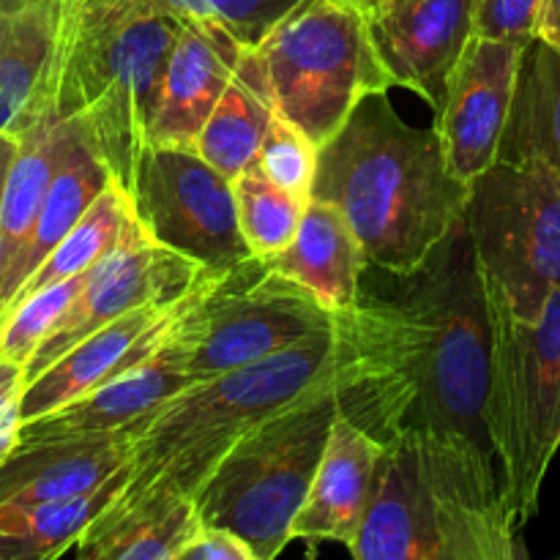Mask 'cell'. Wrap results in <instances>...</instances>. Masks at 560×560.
Listing matches in <instances>:
<instances>
[{
    "label": "cell",
    "mask_w": 560,
    "mask_h": 560,
    "mask_svg": "<svg viewBox=\"0 0 560 560\" xmlns=\"http://www.w3.org/2000/svg\"><path fill=\"white\" fill-rule=\"evenodd\" d=\"M339 413L353 416L383 443L399 432L392 386L326 383L230 448L195 498L202 525L233 530L260 560L282 556Z\"/></svg>",
    "instance_id": "277c9868"
},
{
    "label": "cell",
    "mask_w": 560,
    "mask_h": 560,
    "mask_svg": "<svg viewBox=\"0 0 560 560\" xmlns=\"http://www.w3.org/2000/svg\"><path fill=\"white\" fill-rule=\"evenodd\" d=\"M85 273L66 279L60 284H52V288L42 290V293L11 306L0 317V355L27 366V361L33 359L38 345L55 331L60 317L69 312V306L80 295L82 284H85Z\"/></svg>",
    "instance_id": "4dcf8cb0"
},
{
    "label": "cell",
    "mask_w": 560,
    "mask_h": 560,
    "mask_svg": "<svg viewBox=\"0 0 560 560\" xmlns=\"http://www.w3.org/2000/svg\"><path fill=\"white\" fill-rule=\"evenodd\" d=\"M118 11L164 14L178 22L222 25L241 47L255 49L301 0H96Z\"/></svg>",
    "instance_id": "f546056e"
},
{
    "label": "cell",
    "mask_w": 560,
    "mask_h": 560,
    "mask_svg": "<svg viewBox=\"0 0 560 560\" xmlns=\"http://www.w3.org/2000/svg\"><path fill=\"white\" fill-rule=\"evenodd\" d=\"M383 452L386 443L353 416L339 413L310 495L293 523V541H337L350 550L364 525Z\"/></svg>",
    "instance_id": "e0dca14e"
},
{
    "label": "cell",
    "mask_w": 560,
    "mask_h": 560,
    "mask_svg": "<svg viewBox=\"0 0 560 560\" xmlns=\"http://www.w3.org/2000/svg\"><path fill=\"white\" fill-rule=\"evenodd\" d=\"M312 197L342 211L370 266L410 277L465 217L470 186L452 175L435 129L405 124L377 93L320 148Z\"/></svg>",
    "instance_id": "7a4b0ae2"
},
{
    "label": "cell",
    "mask_w": 560,
    "mask_h": 560,
    "mask_svg": "<svg viewBox=\"0 0 560 560\" xmlns=\"http://www.w3.org/2000/svg\"><path fill=\"white\" fill-rule=\"evenodd\" d=\"M129 465L102 487L63 501L0 509V560H60L126 490Z\"/></svg>",
    "instance_id": "484cf974"
},
{
    "label": "cell",
    "mask_w": 560,
    "mask_h": 560,
    "mask_svg": "<svg viewBox=\"0 0 560 560\" xmlns=\"http://www.w3.org/2000/svg\"><path fill=\"white\" fill-rule=\"evenodd\" d=\"M25 366L0 355V468L22 443V397H25Z\"/></svg>",
    "instance_id": "836d02e7"
},
{
    "label": "cell",
    "mask_w": 560,
    "mask_h": 560,
    "mask_svg": "<svg viewBox=\"0 0 560 560\" xmlns=\"http://www.w3.org/2000/svg\"><path fill=\"white\" fill-rule=\"evenodd\" d=\"M71 131H74V118L49 115L20 137V148L5 178L3 206H0V315H3L11 273L22 252L27 249L55 170L69 148Z\"/></svg>",
    "instance_id": "603a6c76"
},
{
    "label": "cell",
    "mask_w": 560,
    "mask_h": 560,
    "mask_svg": "<svg viewBox=\"0 0 560 560\" xmlns=\"http://www.w3.org/2000/svg\"><path fill=\"white\" fill-rule=\"evenodd\" d=\"M476 0H372L366 27L394 88L443 107L454 71L474 33Z\"/></svg>",
    "instance_id": "5bb4252c"
},
{
    "label": "cell",
    "mask_w": 560,
    "mask_h": 560,
    "mask_svg": "<svg viewBox=\"0 0 560 560\" xmlns=\"http://www.w3.org/2000/svg\"><path fill=\"white\" fill-rule=\"evenodd\" d=\"M350 3H355V5H359V9H361V11H364V9H366V5H370V3H372V0H350Z\"/></svg>",
    "instance_id": "f35d334b"
},
{
    "label": "cell",
    "mask_w": 560,
    "mask_h": 560,
    "mask_svg": "<svg viewBox=\"0 0 560 560\" xmlns=\"http://www.w3.org/2000/svg\"><path fill=\"white\" fill-rule=\"evenodd\" d=\"M501 474L402 432L386 443L353 560H520Z\"/></svg>",
    "instance_id": "5b68a950"
},
{
    "label": "cell",
    "mask_w": 560,
    "mask_h": 560,
    "mask_svg": "<svg viewBox=\"0 0 560 560\" xmlns=\"http://www.w3.org/2000/svg\"><path fill=\"white\" fill-rule=\"evenodd\" d=\"M306 545H310V550H306L304 560H317V541H306Z\"/></svg>",
    "instance_id": "74e56055"
},
{
    "label": "cell",
    "mask_w": 560,
    "mask_h": 560,
    "mask_svg": "<svg viewBox=\"0 0 560 560\" xmlns=\"http://www.w3.org/2000/svg\"><path fill=\"white\" fill-rule=\"evenodd\" d=\"M175 560H260L233 530L202 525L175 556Z\"/></svg>",
    "instance_id": "e575fe53"
},
{
    "label": "cell",
    "mask_w": 560,
    "mask_h": 560,
    "mask_svg": "<svg viewBox=\"0 0 560 560\" xmlns=\"http://www.w3.org/2000/svg\"><path fill=\"white\" fill-rule=\"evenodd\" d=\"M410 326L394 301H361L339 331L317 334L271 359L195 383L135 424L129 481L118 501L153 490L197 498L230 448L326 383H383L405 408ZM399 435V432H397Z\"/></svg>",
    "instance_id": "6da1fadb"
},
{
    "label": "cell",
    "mask_w": 560,
    "mask_h": 560,
    "mask_svg": "<svg viewBox=\"0 0 560 560\" xmlns=\"http://www.w3.org/2000/svg\"><path fill=\"white\" fill-rule=\"evenodd\" d=\"M536 38L550 44L552 49H560V0H541Z\"/></svg>",
    "instance_id": "d590c367"
},
{
    "label": "cell",
    "mask_w": 560,
    "mask_h": 560,
    "mask_svg": "<svg viewBox=\"0 0 560 560\" xmlns=\"http://www.w3.org/2000/svg\"><path fill=\"white\" fill-rule=\"evenodd\" d=\"M520 560H530V556H528V550H523V556H520Z\"/></svg>",
    "instance_id": "ab89813d"
},
{
    "label": "cell",
    "mask_w": 560,
    "mask_h": 560,
    "mask_svg": "<svg viewBox=\"0 0 560 560\" xmlns=\"http://www.w3.org/2000/svg\"><path fill=\"white\" fill-rule=\"evenodd\" d=\"M490 323L487 421L503 498L523 530L539 512L541 487L560 448V288L539 320L525 323L490 304Z\"/></svg>",
    "instance_id": "ba28073f"
},
{
    "label": "cell",
    "mask_w": 560,
    "mask_h": 560,
    "mask_svg": "<svg viewBox=\"0 0 560 560\" xmlns=\"http://www.w3.org/2000/svg\"><path fill=\"white\" fill-rule=\"evenodd\" d=\"M498 159L541 162L560 178V49L539 38L525 47Z\"/></svg>",
    "instance_id": "4316f807"
},
{
    "label": "cell",
    "mask_w": 560,
    "mask_h": 560,
    "mask_svg": "<svg viewBox=\"0 0 560 560\" xmlns=\"http://www.w3.org/2000/svg\"><path fill=\"white\" fill-rule=\"evenodd\" d=\"M279 118L326 148L364 98L392 91L364 11L350 0H301L255 47Z\"/></svg>",
    "instance_id": "52a82bcc"
},
{
    "label": "cell",
    "mask_w": 560,
    "mask_h": 560,
    "mask_svg": "<svg viewBox=\"0 0 560 560\" xmlns=\"http://www.w3.org/2000/svg\"><path fill=\"white\" fill-rule=\"evenodd\" d=\"M131 222H135V211H131L129 195H126L124 186L113 178L107 189H104L102 195L93 200V206L88 208L85 217L74 224V230H71V233L49 252L47 260L27 277V282L22 284L20 293H16L14 301L9 304V310L14 304H20V301L52 288V284H60L66 282V279L91 271L98 260H104V257L124 241Z\"/></svg>",
    "instance_id": "83f0119b"
},
{
    "label": "cell",
    "mask_w": 560,
    "mask_h": 560,
    "mask_svg": "<svg viewBox=\"0 0 560 560\" xmlns=\"http://www.w3.org/2000/svg\"><path fill=\"white\" fill-rule=\"evenodd\" d=\"M244 49L222 25L180 22L151 126V145L195 151L197 137L228 91Z\"/></svg>",
    "instance_id": "2e32d148"
},
{
    "label": "cell",
    "mask_w": 560,
    "mask_h": 560,
    "mask_svg": "<svg viewBox=\"0 0 560 560\" xmlns=\"http://www.w3.org/2000/svg\"><path fill=\"white\" fill-rule=\"evenodd\" d=\"M200 528L195 498L153 490L131 501L115 498L74 550L77 560H175Z\"/></svg>",
    "instance_id": "44dd1931"
},
{
    "label": "cell",
    "mask_w": 560,
    "mask_h": 560,
    "mask_svg": "<svg viewBox=\"0 0 560 560\" xmlns=\"http://www.w3.org/2000/svg\"><path fill=\"white\" fill-rule=\"evenodd\" d=\"M109 180H113V173L102 162L93 142L88 140L85 126L74 118V131H71L69 148H66L58 170H55V178L49 184L47 197H44L42 213H38V222L33 228L31 241H27V249L22 252L20 262H16L14 273H11L9 288H5L3 312L9 310V304L20 293L22 284L27 282V277L47 260L49 252L85 217V211L107 189Z\"/></svg>",
    "instance_id": "cb8c5ba5"
},
{
    "label": "cell",
    "mask_w": 560,
    "mask_h": 560,
    "mask_svg": "<svg viewBox=\"0 0 560 560\" xmlns=\"http://www.w3.org/2000/svg\"><path fill=\"white\" fill-rule=\"evenodd\" d=\"M189 386H195V377L186 372L184 350L170 334L167 345L151 361L135 366L126 375L115 377L107 386L74 399L55 413L25 421L22 443L126 430V427L140 424L142 419L156 413L164 402L178 397Z\"/></svg>",
    "instance_id": "d6986e66"
},
{
    "label": "cell",
    "mask_w": 560,
    "mask_h": 560,
    "mask_svg": "<svg viewBox=\"0 0 560 560\" xmlns=\"http://www.w3.org/2000/svg\"><path fill=\"white\" fill-rule=\"evenodd\" d=\"M63 11L66 0H31L0 31V135L22 137L52 115L49 82Z\"/></svg>",
    "instance_id": "ffe728a7"
},
{
    "label": "cell",
    "mask_w": 560,
    "mask_h": 560,
    "mask_svg": "<svg viewBox=\"0 0 560 560\" xmlns=\"http://www.w3.org/2000/svg\"><path fill=\"white\" fill-rule=\"evenodd\" d=\"M268 262L334 312H350L364 301L361 273L370 266V257L348 219L331 202L312 197L295 241Z\"/></svg>",
    "instance_id": "7402d4cb"
},
{
    "label": "cell",
    "mask_w": 560,
    "mask_h": 560,
    "mask_svg": "<svg viewBox=\"0 0 560 560\" xmlns=\"http://www.w3.org/2000/svg\"><path fill=\"white\" fill-rule=\"evenodd\" d=\"M195 288L175 304H148L126 312L124 317L107 323L85 342L71 348L42 375L33 377L22 397V424L55 413L74 399L151 361L167 345L175 323L189 306Z\"/></svg>",
    "instance_id": "9a60e30c"
},
{
    "label": "cell",
    "mask_w": 560,
    "mask_h": 560,
    "mask_svg": "<svg viewBox=\"0 0 560 560\" xmlns=\"http://www.w3.org/2000/svg\"><path fill=\"white\" fill-rule=\"evenodd\" d=\"M16 148H20V137L0 135V206H3L5 178H9V170H11V162H14V156H16Z\"/></svg>",
    "instance_id": "8d00e7d4"
},
{
    "label": "cell",
    "mask_w": 560,
    "mask_h": 560,
    "mask_svg": "<svg viewBox=\"0 0 560 560\" xmlns=\"http://www.w3.org/2000/svg\"><path fill=\"white\" fill-rule=\"evenodd\" d=\"M487 301L534 323L560 288V178L541 162L498 159L465 208Z\"/></svg>",
    "instance_id": "30bf717a"
},
{
    "label": "cell",
    "mask_w": 560,
    "mask_h": 560,
    "mask_svg": "<svg viewBox=\"0 0 560 560\" xmlns=\"http://www.w3.org/2000/svg\"><path fill=\"white\" fill-rule=\"evenodd\" d=\"M277 109L255 49H244L228 91L208 115L195 151L224 178L235 180L260 153Z\"/></svg>",
    "instance_id": "d4e9b609"
},
{
    "label": "cell",
    "mask_w": 560,
    "mask_h": 560,
    "mask_svg": "<svg viewBox=\"0 0 560 560\" xmlns=\"http://www.w3.org/2000/svg\"><path fill=\"white\" fill-rule=\"evenodd\" d=\"M129 200L153 244L206 271H230L252 257L238 228L233 180L191 148H148Z\"/></svg>",
    "instance_id": "8fae6325"
},
{
    "label": "cell",
    "mask_w": 560,
    "mask_h": 560,
    "mask_svg": "<svg viewBox=\"0 0 560 560\" xmlns=\"http://www.w3.org/2000/svg\"><path fill=\"white\" fill-rule=\"evenodd\" d=\"M388 301L410 326L402 432H419L459 457L498 470L487 421L492 323L465 217Z\"/></svg>",
    "instance_id": "3957f363"
},
{
    "label": "cell",
    "mask_w": 560,
    "mask_h": 560,
    "mask_svg": "<svg viewBox=\"0 0 560 560\" xmlns=\"http://www.w3.org/2000/svg\"><path fill=\"white\" fill-rule=\"evenodd\" d=\"M202 273L206 268L195 260L153 244L135 219L124 241L85 273V284L74 304L27 361V383L126 312L180 301L200 282Z\"/></svg>",
    "instance_id": "7c38bea8"
},
{
    "label": "cell",
    "mask_w": 560,
    "mask_h": 560,
    "mask_svg": "<svg viewBox=\"0 0 560 560\" xmlns=\"http://www.w3.org/2000/svg\"><path fill=\"white\" fill-rule=\"evenodd\" d=\"M525 47L528 44L474 36L448 82L432 129L448 170L463 184H474L501 156Z\"/></svg>",
    "instance_id": "4fadbf2b"
},
{
    "label": "cell",
    "mask_w": 560,
    "mask_h": 560,
    "mask_svg": "<svg viewBox=\"0 0 560 560\" xmlns=\"http://www.w3.org/2000/svg\"><path fill=\"white\" fill-rule=\"evenodd\" d=\"M541 0H476L474 33L495 42L530 44L536 38Z\"/></svg>",
    "instance_id": "d6a6232c"
},
{
    "label": "cell",
    "mask_w": 560,
    "mask_h": 560,
    "mask_svg": "<svg viewBox=\"0 0 560 560\" xmlns=\"http://www.w3.org/2000/svg\"><path fill=\"white\" fill-rule=\"evenodd\" d=\"M317 162H320V148L288 124L284 118H273L271 129H268L266 140H262L260 153H257V164L262 173L282 186L284 191L310 206L312 189H315L317 178Z\"/></svg>",
    "instance_id": "1f68e13d"
},
{
    "label": "cell",
    "mask_w": 560,
    "mask_h": 560,
    "mask_svg": "<svg viewBox=\"0 0 560 560\" xmlns=\"http://www.w3.org/2000/svg\"><path fill=\"white\" fill-rule=\"evenodd\" d=\"M355 310H328L315 293L273 271L271 262L249 257L230 271L202 273L173 337L184 350L186 372L200 383L271 359L317 334L339 331Z\"/></svg>",
    "instance_id": "9c48e42d"
},
{
    "label": "cell",
    "mask_w": 560,
    "mask_h": 560,
    "mask_svg": "<svg viewBox=\"0 0 560 560\" xmlns=\"http://www.w3.org/2000/svg\"><path fill=\"white\" fill-rule=\"evenodd\" d=\"M180 22L66 0L49 109L85 126L113 178L129 195L151 148V126Z\"/></svg>",
    "instance_id": "8992f818"
},
{
    "label": "cell",
    "mask_w": 560,
    "mask_h": 560,
    "mask_svg": "<svg viewBox=\"0 0 560 560\" xmlns=\"http://www.w3.org/2000/svg\"><path fill=\"white\" fill-rule=\"evenodd\" d=\"M131 452L135 427L104 435L20 443L0 468V509H27L96 490L129 465Z\"/></svg>",
    "instance_id": "ac0fdd59"
},
{
    "label": "cell",
    "mask_w": 560,
    "mask_h": 560,
    "mask_svg": "<svg viewBox=\"0 0 560 560\" xmlns=\"http://www.w3.org/2000/svg\"><path fill=\"white\" fill-rule=\"evenodd\" d=\"M238 228L252 257L273 260L295 241L306 206L273 184L255 162L233 180Z\"/></svg>",
    "instance_id": "f1b7e54d"
}]
</instances>
